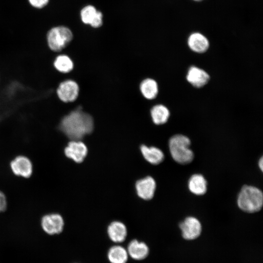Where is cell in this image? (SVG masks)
I'll return each mask as SVG.
<instances>
[{"instance_id":"obj_22","label":"cell","mask_w":263,"mask_h":263,"mask_svg":"<svg viewBox=\"0 0 263 263\" xmlns=\"http://www.w3.org/2000/svg\"><path fill=\"white\" fill-rule=\"evenodd\" d=\"M29 1L33 7L41 8L47 4L49 0H29Z\"/></svg>"},{"instance_id":"obj_23","label":"cell","mask_w":263,"mask_h":263,"mask_svg":"<svg viewBox=\"0 0 263 263\" xmlns=\"http://www.w3.org/2000/svg\"><path fill=\"white\" fill-rule=\"evenodd\" d=\"M7 207V200L4 193L0 190V213L4 211Z\"/></svg>"},{"instance_id":"obj_14","label":"cell","mask_w":263,"mask_h":263,"mask_svg":"<svg viewBox=\"0 0 263 263\" xmlns=\"http://www.w3.org/2000/svg\"><path fill=\"white\" fill-rule=\"evenodd\" d=\"M127 228L125 225L119 221L111 223L108 227V234L110 239L115 243L123 242L127 236Z\"/></svg>"},{"instance_id":"obj_19","label":"cell","mask_w":263,"mask_h":263,"mask_svg":"<svg viewBox=\"0 0 263 263\" xmlns=\"http://www.w3.org/2000/svg\"><path fill=\"white\" fill-rule=\"evenodd\" d=\"M150 114L153 123L162 125L166 123L169 117V109L162 104L156 105L150 110Z\"/></svg>"},{"instance_id":"obj_16","label":"cell","mask_w":263,"mask_h":263,"mask_svg":"<svg viewBox=\"0 0 263 263\" xmlns=\"http://www.w3.org/2000/svg\"><path fill=\"white\" fill-rule=\"evenodd\" d=\"M188 187L192 193L197 195H202L207 192V182L202 175L195 174L189 178Z\"/></svg>"},{"instance_id":"obj_6","label":"cell","mask_w":263,"mask_h":263,"mask_svg":"<svg viewBox=\"0 0 263 263\" xmlns=\"http://www.w3.org/2000/svg\"><path fill=\"white\" fill-rule=\"evenodd\" d=\"M64 220L58 213H52L44 215L41 220L43 230L47 234L54 235L59 234L63 230Z\"/></svg>"},{"instance_id":"obj_15","label":"cell","mask_w":263,"mask_h":263,"mask_svg":"<svg viewBox=\"0 0 263 263\" xmlns=\"http://www.w3.org/2000/svg\"><path fill=\"white\" fill-rule=\"evenodd\" d=\"M149 248L143 242L136 240L132 241L128 246V252L133 259L141 260L147 257L149 254Z\"/></svg>"},{"instance_id":"obj_4","label":"cell","mask_w":263,"mask_h":263,"mask_svg":"<svg viewBox=\"0 0 263 263\" xmlns=\"http://www.w3.org/2000/svg\"><path fill=\"white\" fill-rule=\"evenodd\" d=\"M73 35L67 27L59 26L52 28L48 33L47 41L49 48L54 52H60L72 41Z\"/></svg>"},{"instance_id":"obj_1","label":"cell","mask_w":263,"mask_h":263,"mask_svg":"<svg viewBox=\"0 0 263 263\" xmlns=\"http://www.w3.org/2000/svg\"><path fill=\"white\" fill-rule=\"evenodd\" d=\"M94 120L80 108L72 111L61 120L59 128L71 140H80L94 129Z\"/></svg>"},{"instance_id":"obj_18","label":"cell","mask_w":263,"mask_h":263,"mask_svg":"<svg viewBox=\"0 0 263 263\" xmlns=\"http://www.w3.org/2000/svg\"><path fill=\"white\" fill-rule=\"evenodd\" d=\"M140 90L143 95L148 99L155 98L158 93V84L155 80L151 78L143 80L140 85Z\"/></svg>"},{"instance_id":"obj_7","label":"cell","mask_w":263,"mask_h":263,"mask_svg":"<svg viewBox=\"0 0 263 263\" xmlns=\"http://www.w3.org/2000/svg\"><path fill=\"white\" fill-rule=\"evenodd\" d=\"M13 173L18 176L29 178L33 173V164L26 156L19 155L13 159L10 164Z\"/></svg>"},{"instance_id":"obj_12","label":"cell","mask_w":263,"mask_h":263,"mask_svg":"<svg viewBox=\"0 0 263 263\" xmlns=\"http://www.w3.org/2000/svg\"><path fill=\"white\" fill-rule=\"evenodd\" d=\"M186 78L193 86L201 88L208 83L210 77L205 70L196 66H191L188 70Z\"/></svg>"},{"instance_id":"obj_5","label":"cell","mask_w":263,"mask_h":263,"mask_svg":"<svg viewBox=\"0 0 263 263\" xmlns=\"http://www.w3.org/2000/svg\"><path fill=\"white\" fill-rule=\"evenodd\" d=\"M79 88L74 80L68 79L61 82L56 89L58 97L62 101L68 103L76 99L79 94Z\"/></svg>"},{"instance_id":"obj_2","label":"cell","mask_w":263,"mask_h":263,"mask_svg":"<svg viewBox=\"0 0 263 263\" xmlns=\"http://www.w3.org/2000/svg\"><path fill=\"white\" fill-rule=\"evenodd\" d=\"M237 204L239 207L244 212L247 213L258 212L263 207V193L256 187L244 186L238 195Z\"/></svg>"},{"instance_id":"obj_11","label":"cell","mask_w":263,"mask_h":263,"mask_svg":"<svg viewBox=\"0 0 263 263\" xmlns=\"http://www.w3.org/2000/svg\"><path fill=\"white\" fill-rule=\"evenodd\" d=\"M135 188L137 195L144 200H150L154 196L156 183L153 178L147 176L137 181Z\"/></svg>"},{"instance_id":"obj_21","label":"cell","mask_w":263,"mask_h":263,"mask_svg":"<svg viewBox=\"0 0 263 263\" xmlns=\"http://www.w3.org/2000/svg\"><path fill=\"white\" fill-rule=\"evenodd\" d=\"M55 68L59 72L66 74L74 68V63L71 58L66 55H60L55 59L53 63Z\"/></svg>"},{"instance_id":"obj_13","label":"cell","mask_w":263,"mask_h":263,"mask_svg":"<svg viewBox=\"0 0 263 263\" xmlns=\"http://www.w3.org/2000/svg\"><path fill=\"white\" fill-rule=\"evenodd\" d=\"M188 45L192 51L201 54L208 50L209 42L207 38L203 34L199 32H194L188 37Z\"/></svg>"},{"instance_id":"obj_17","label":"cell","mask_w":263,"mask_h":263,"mask_svg":"<svg viewBox=\"0 0 263 263\" xmlns=\"http://www.w3.org/2000/svg\"><path fill=\"white\" fill-rule=\"evenodd\" d=\"M140 150L144 158L151 164H159L164 160V155L163 152L157 148L154 147H148L145 145H142Z\"/></svg>"},{"instance_id":"obj_8","label":"cell","mask_w":263,"mask_h":263,"mask_svg":"<svg viewBox=\"0 0 263 263\" xmlns=\"http://www.w3.org/2000/svg\"><path fill=\"white\" fill-rule=\"evenodd\" d=\"M183 237L188 240L198 238L201 234L202 226L200 221L193 217L186 218L180 225Z\"/></svg>"},{"instance_id":"obj_3","label":"cell","mask_w":263,"mask_h":263,"mask_svg":"<svg viewBox=\"0 0 263 263\" xmlns=\"http://www.w3.org/2000/svg\"><path fill=\"white\" fill-rule=\"evenodd\" d=\"M190 140L186 136L176 134L169 140V149L171 157L180 164H187L193 159V151L189 149Z\"/></svg>"},{"instance_id":"obj_10","label":"cell","mask_w":263,"mask_h":263,"mask_svg":"<svg viewBox=\"0 0 263 263\" xmlns=\"http://www.w3.org/2000/svg\"><path fill=\"white\" fill-rule=\"evenodd\" d=\"M80 17L84 24H89L94 28H99L103 24L102 13L92 5L85 6L81 9Z\"/></svg>"},{"instance_id":"obj_24","label":"cell","mask_w":263,"mask_h":263,"mask_svg":"<svg viewBox=\"0 0 263 263\" xmlns=\"http://www.w3.org/2000/svg\"><path fill=\"white\" fill-rule=\"evenodd\" d=\"M259 167L262 171L263 170V158L262 157L259 161Z\"/></svg>"},{"instance_id":"obj_9","label":"cell","mask_w":263,"mask_h":263,"mask_svg":"<svg viewBox=\"0 0 263 263\" xmlns=\"http://www.w3.org/2000/svg\"><path fill=\"white\" fill-rule=\"evenodd\" d=\"M87 152L86 146L80 140H71L64 149L65 155L76 163L82 162Z\"/></svg>"},{"instance_id":"obj_25","label":"cell","mask_w":263,"mask_h":263,"mask_svg":"<svg viewBox=\"0 0 263 263\" xmlns=\"http://www.w3.org/2000/svg\"><path fill=\"white\" fill-rule=\"evenodd\" d=\"M193 0L194 1H196V2H200V1H202L203 0Z\"/></svg>"},{"instance_id":"obj_20","label":"cell","mask_w":263,"mask_h":263,"mask_svg":"<svg viewBox=\"0 0 263 263\" xmlns=\"http://www.w3.org/2000/svg\"><path fill=\"white\" fill-rule=\"evenodd\" d=\"M128 257L126 250L120 245L112 246L108 253V257L111 263H126Z\"/></svg>"}]
</instances>
